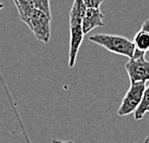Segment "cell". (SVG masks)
I'll use <instances>...</instances> for the list:
<instances>
[{"mask_svg":"<svg viewBox=\"0 0 149 143\" xmlns=\"http://www.w3.org/2000/svg\"><path fill=\"white\" fill-rule=\"evenodd\" d=\"M86 10L87 7L85 6L83 0H74L69 12V67H73L75 65L79 48L85 36L82 28V20Z\"/></svg>","mask_w":149,"mask_h":143,"instance_id":"1","label":"cell"},{"mask_svg":"<svg viewBox=\"0 0 149 143\" xmlns=\"http://www.w3.org/2000/svg\"><path fill=\"white\" fill-rule=\"evenodd\" d=\"M88 40L91 42L97 44L99 46L104 47L108 51L118 54V55L125 56L127 58H131L136 51V47L133 41L128 40L127 37L116 35H108V34H95L91 36Z\"/></svg>","mask_w":149,"mask_h":143,"instance_id":"2","label":"cell"},{"mask_svg":"<svg viewBox=\"0 0 149 143\" xmlns=\"http://www.w3.org/2000/svg\"><path fill=\"white\" fill-rule=\"evenodd\" d=\"M130 82H149V62L145 60V52L136 49L134 55L125 63Z\"/></svg>","mask_w":149,"mask_h":143,"instance_id":"3","label":"cell"},{"mask_svg":"<svg viewBox=\"0 0 149 143\" xmlns=\"http://www.w3.org/2000/svg\"><path fill=\"white\" fill-rule=\"evenodd\" d=\"M145 83L138 82L132 83L130 85L128 91L126 92L124 98L122 99L121 105L117 110L119 116H125L130 113L135 112L141 103L143 92L145 90Z\"/></svg>","mask_w":149,"mask_h":143,"instance_id":"4","label":"cell"},{"mask_svg":"<svg viewBox=\"0 0 149 143\" xmlns=\"http://www.w3.org/2000/svg\"><path fill=\"white\" fill-rule=\"evenodd\" d=\"M50 22L49 17L43 12L35 9L27 22V26L33 32L38 40L43 43H48L50 40Z\"/></svg>","mask_w":149,"mask_h":143,"instance_id":"5","label":"cell"},{"mask_svg":"<svg viewBox=\"0 0 149 143\" xmlns=\"http://www.w3.org/2000/svg\"><path fill=\"white\" fill-rule=\"evenodd\" d=\"M103 15L99 8H87L82 20V28L84 35L90 33L96 27H103Z\"/></svg>","mask_w":149,"mask_h":143,"instance_id":"6","label":"cell"},{"mask_svg":"<svg viewBox=\"0 0 149 143\" xmlns=\"http://www.w3.org/2000/svg\"><path fill=\"white\" fill-rule=\"evenodd\" d=\"M133 42L136 49L145 53L149 51V18L143 21L141 29L135 35Z\"/></svg>","mask_w":149,"mask_h":143,"instance_id":"7","label":"cell"},{"mask_svg":"<svg viewBox=\"0 0 149 143\" xmlns=\"http://www.w3.org/2000/svg\"><path fill=\"white\" fill-rule=\"evenodd\" d=\"M17 9L18 15H19L20 19L27 24L28 19H29L31 14L35 10V6L33 0H13Z\"/></svg>","mask_w":149,"mask_h":143,"instance_id":"8","label":"cell"},{"mask_svg":"<svg viewBox=\"0 0 149 143\" xmlns=\"http://www.w3.org/2000/svg\"><path fill=\"white\" fill-rule=\"evenodd\" d=\"M148 109H149V85L145 87L141 103L139 106L137 110L135 112V119L139 121V120L143 118L144 114L147 112Z\"/></svg>","mask_w":149,"mask_h":143,"instance_id":"9","label":"cell"},{"mask_svg":"<svg viewBox=\"0 0 149 143\" xmlns=\"http://www.w3.org/2000/svg\"><path fill=\"white\" fill-rule=\"evenodd\" d=\"M35 8L38 10L43 12L49 17H51V11H50L49 0H33Z\"/></svg>","mask_w":149,"mask_h":143,"instance_id":"10","label":"cell"},{"mask_svg":"<svg viewBox=\"0 0 149 143\" xmlns=\"http://www.w3.org/2000/svg\"><path fill=\"white\" fill-rule=\"evenodd\" d=\"M104 0H83L87 8H99Z\"/></svg>","mask_w":149,"mask_h":143,"instance_id":"11","label":"cell"},{"mask_svg":"<svg viewBox=\"0 0 149 143\" xmlns=\"http://www.w3.org/2000/svg\"><path fill=\"white\" fill-rule=\"evenodd\" d=\"M52 143H73V141L68 140V141H62V140H52Z\"/></svg>","mask_w":149,"mask_h":143,"instance_id":"12","label":"cell"},{"mask_svg":"<svg viewBox=\"0 0 149 143\" xmlns=\"http://www.w3.org/2000/svg\"><path fill=\"white\" fill-rule=\"evenodd\" d=\"M143 143H149V135L146 136V138L144 139V141H143Z\"/></svg>","mask_w":149,"mask_h":143,"instance_id":"13","label":"cell"},{"mask_svg":"<svg viewBox=\"0 0 149 143\" xmlns=\"http://www.w3.org/2000/svg\"><path fill=\"white\" fill-rule=\"evenodd\" d=\"M3 7H4V5H3L2 3H0V10H2Z\"/></svg>","mask_w":149,"mask_h":143,"instance_id":"14","label":"cell"},{"mask_svg":"<svg viewBox=\"0 0 149 143\" xmlns=\"http://www.w3.org/2000/svg\"><path fill=\"white\" fill-rule=\"evenodd\" d=\"M147 112H149V109H148V110H147Z\"/></svg>","mask_w":149,"mask_h":143,"instance_id":"15","label":"cell"}]
</instances>
